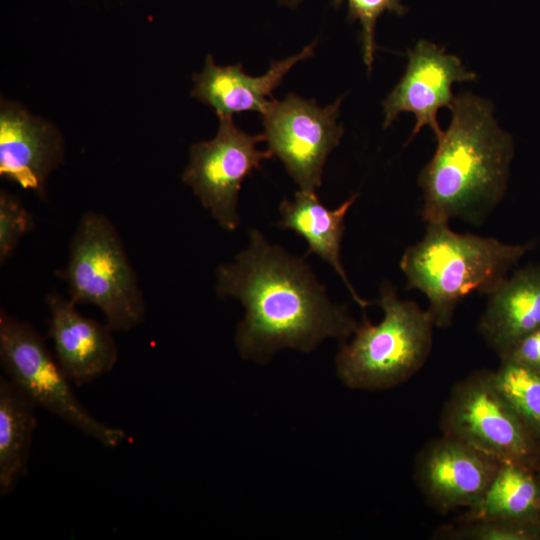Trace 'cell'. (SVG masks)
Instances as JSON below:
<instances>
[{"mask_svg":"<svg viewBox=\"0 0 540 540\" xmlns=\"http://www.w3.org/2000/svg\"><path fill=\"white\" fill-rule=\"evenodd\" d=\"M234 261L216 271V292L245 308L236 331V346L245 359L270 360L283 348L311 352L327 338L344 342L358 323L345 306L333 303L305 262L257 229Z\"/></svg>","mask_w":540,"mask_h":540,"instance_id":"6da1fadb","label":"cell"},{"mask_svg":"<svg viewBox=\"0 0 540 540\" xmlns=\"http://www.w3.org/2000/svg\"><path fill=\"white\" fill-rule=\"evenodd\" d=\"M451 112V123L418 178L421 214L426 224L453 218L479 224L504 196L513 143L488 100L462 93Z\"/></svg>","mask_w":540,"mask_h":540,"instance_id":"7a4b0ae2","label":"cell"},{"mask_svg":"<svg viewBox=\"0 0 540 540\" xmlns=\"http://www.w3.org/2000/svg\"><path fill=\"white\" fill-rule=\"evenodd\" d=\"M531 248L530 243L460 234L449 223H428L423 238L405 249L400 268L406 288L426 296L434 326L447 328L464 297L488 295Z\"/></svg>","mask_w":540,"mask_h":540,"instance_id":"3957f363","label":"cell"},{"mask_svg":"<svg viewBox=\"0 0 540 540\" xmlns=\"http://www.w3.org/2000/svg\"><path fill=\"white\" fill-rule=\"evenodd\" d=\"M375 303L383 310L382 320L372 324L364 316L336 356L340 380L353 389L398 386L422 368L431 352L434 324L427 310L400 299L390 282L381 285Z\"/></svg>","mask_w":540,"mask_h":540,"instance_id":"277c9868","label":"cell"},{"mask_svg":"<svg viewBox=\"0 0 540 540\" xmlns=\"http://www.w3.org/2000/svg\"><path fill=\"white\" fill-rule=\"evenodd\" d=\"M59 279L69 299L98 307L114 332L129 331L145 319L146 305L121 237L102 213L85 212L69 247Z\"/></svg>","mask_w":540,"mask_h":540,"instance_id":"5b68a950","label":"cell"},{"mask_svg":"<svg viewBox=\"0 0 540 540\" xmlns=\"http://www.w3.org/2000/svg\"><path fill=\"white\" fill-rule=\"evenodd\" d=\"M0 363L6 377L39 408L63 420L105 448L128 439L121 428L92 415L76 395L42 335L28 322L0 311Z\"/></svg>","mask_w":540,"mask_h":540,"instance_id":"8992f818","label":"cell"},{"mask_svg":"<svg viewBox=\"0 0 540 540\" xmlns=\"http://www.w3.org/2000/svg\"><path fill=\"white\" fill-rule=\"evenodd\" d=\"M341 102L342 97L321 107L289 93L282 100L271 99L261 114L268 150L302 190L315 191L322 184L326 159L343 135L337 122Z\"/></svg>","mask_w":540,"mask_h":540,"instance_id":"52a82bcc","label":"cell"},{"mask_svg":"<svg viewBox=\"0 0 540 540\" xmlns=\"http://www.w3.org/2000/svg\"><path fill=\"white\" fill-rule=\"evenodd\" d=\"M219 120L213 139L191 146L189 163L181 178L215 221L223 229L234 231L240 225L237 205L243 181L273 155L269 150L256 148L265 140L264 134L246 133L234 124L232 116Z\"/></svg>","mask_w":540,"mask_h":540,"instance_id":"ba28073f","label":"cell"},{"mask_svg":"<svg viewBox=\"0 0 540 540\" xmlns=\"http://www.w3.org/2000/svg\"><path fill=\"white\" fill-rule=\"evenodd\" d=\"M440 428L443 435L502 464L520 465L529 451L521 419L495 386L491 371L473 373L454 386Z\"/></svg>","mask_w":540,"mask_h":540,"instance_id":"9c48e42d","label":"cell"},{"mask_svg":"<svg viewBox=\"0 0 540 540\" xmlns=\"http://www.w3.org/2000/svg\"><path fill=\"white\" fill-rule=\"evenodd\" d=\"M407 56L405 73L382 102L383 127L390 126L401 112H412L416 117L412 137L429 126L438 139L443 131L437 113L442 107L451 109L452 84L475 80L476 74L466 70L457 56L426 40L418 41Z\"/></svg>","mask_w":540,"mask_h":540,"instance_id":"30bf717a","label":"cell"},{"mask_svg":"<svg viewBox=\"0 0 540 540\" xmlns=\"http://www.w3.org/2000/svg\"><path fill=\"white\" fill-rule=\"evenodd\" d=\"M502 463L443 435L418 455L416 480L427 501L441 512L477 504Z\"/></svg>","mask_w":540,"mask_h":540,"instance_id":"8fae6325","label":"cell"},{"mask_svg":"<svg viewBox=\"0 0 540 540\" xmlns=\"http://www.w3.org/2000/svg\"><path fill=\"white\" fill-rule=\"evenodd\" d=\"M45 303L54 355L71 383L82 387L111 372L118 361L114 331L82 315L73 301L58 293H49Z\"/></svg>","mask_w":540,"mask_h":540,"instance_id":"7c38bea8","label":"cell"},{"mask_svg":"<svg viewBox=\"0 0 540 540\" xmlns=\"http://www.w3.org/2000/svg\"><path fill=\"white\" fill-rule=\"evenodd\" d=\"M62 143L52 126L19 106L2 102L0 174L24 189L44 194L50 172L62 159Z\"/></svg>","mask_w":540,"mask_h":540,"instance_id":"4fadbf2b","label":"cell"},{"mask_svg":"<svg viewBox=\"0 0 540 540\" xmlns=\"http://www.w3.org/2000/svg\"><path fill=\"white\" fill-rule=\"evenodd\" d=\"M315 46L313 42L295 55L272 61L261 76L246 74L242 64L218 66L209 54L203 70L193 76L191 96L211 106L218 117L246 111L262 114L273 99V90L296 63L313 55Z\"/></svg>","mask_w":540,"mask_h":540,"instance_id":"5bb4252c","label":"cell"},{"mask_svg":"<svg viewBox=\"0 0 540 540\" xmlns=\"http://www.w3.org/2000/svg\"><path fill=\"white\" fill-rule=\"evenodd\" d=\"M540 327V267L503 279L488 294L478 331L502 357L520 338Z\"/></svg>","mask_w":540,"mask_h":540,"instance_id":"9a60e30c","label":"cell"},{"mask_svg":"<svg viewBox=\"0 0 540 540\" xmlns=\"http://www.w3.org/2000/svg\"><path fill=\"white\" fill-rule=\"evenodd\" d=\"M358 198L351 195L339 207L328 209L315 191L300 189L293 200L284 199L279 205L281 219L277 227L291 230L304 238L308 244L305 257L315 253L327 262L340 276L353 300L362 308L371 305L355 291L340 258L341 243L345 231V216Z\"/></svg>","mask_w":540,"mask_h":540,"instance_id":"2e32d148","label":"cell"},{"mask_svg":"<svg viewBox=\"0 0 540 540\" xmlns=\"http://www.w3.org/2000/svg\"><path fill=\"white\" fill-rule=\"evenodd\" d=\"M37 405L6 376L0 377V495L12 493L27 474Z\"/></svg>","mask_w":540,"mask_h":540,"instance_id":"e0dca14e","label":"cell"},{"mask_svg":"<svg viewBox=\"0 0 540 540\" xmlns=\"http://www.w3.org/2000/svg\"><path fill=\"white\" fill-rule=\"evenodd\" d=\"M540 492L534 479L517 464H501L481 500L466 510L461 521L520 520L533 512Z\"/></svg>","mask_w":540,"mask_h":540,"instance_id":"ac0fdd59","label":"cell"},{"mask_svg":"<svg viewBox=\"0 0 540 540\" xmlns=\"http://www.w3.org/2000/svg\"><path fill=\"white\" fill-rule=\"evenodd\" d=\"M492 380L520 419L540 428V372L502 361Z\"/></svg>","mask_w":540,"mask_h":540,"instance_id":"d6986e66","label":"cell"},{"mask_svg":"<svg viewBox=\"0 0 540 540\" xmlns=\"http://www.w3.org/2000/svg\"><path fill=\"white\" fill-rule=\"evenodd\" d=\"M335 5L347 3L349 19L359 21L363 60L370 71L375 53V26L385 12L403 15L406 8L400 0H333Z\"/></svg>","mask_w":540,"mask_h":540,"instance_id":"ffe728a7","label":"cell"},{"mask_svg":"<svg viewBox=\"0 0 540 540\" xmlns=\"http://www.w3.org/2000/svg\"><path fill=\"white\" fill-rule=\"evenodd\" d=\"M33 219L24 205L5 190L0 192V263L14 253L19 241L32 229Z\"/></svg>","mask_w":540,"mask_h":540,"instance_id":"44dd1931","label":"cell"},{"mask_svg":"<svg viewBox=\"0 0 540 540\" xmlns=\"http://www.w3.org/2000/svg\"><path fill=\"white\" fill-rule=\"evenodd\" d=\"M501 359L540 372V327L515 342Z\"/></svg>","mask_w":540,"mask_h":540,"instance_id":"7402d4cb","label":"cell"},{"mask_svg":"<svg viewBox=\"0 0 540 540\" xmlns=\"http://www.w3.org/2000/svg\"><path fill=\"white\" fill-rule=\"evenodd\" d=\"M301 0H278L279 4L289 6V7H295L297 6Z\"/></svg>","mask_w":540,"mask_h":540,"instance_id":"603a6c76","label":"cell"}]
</instances>
